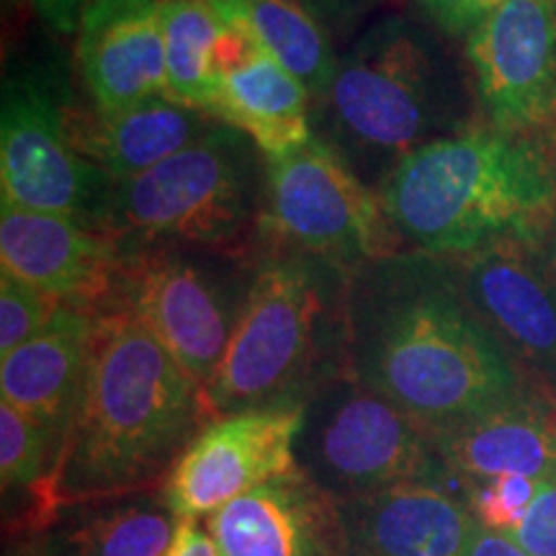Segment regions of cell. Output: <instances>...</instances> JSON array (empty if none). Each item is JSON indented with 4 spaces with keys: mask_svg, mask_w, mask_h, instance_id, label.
<instances>
[{
    "mask_svg": "<svg viewBox=\"0 0 556 556\" xmlns=\"http://www.w3.org/2000/svg\"><path fill=\"white\" fill-rule=\"evenodd\" d=\"M348 374L430 433L528 387L518 361L462 294L448 258L420 250L351 270Z\"/></svg>",
    "mask_w": 556,
    "mask_h": 556,
    "instance_id": "obj_1",
    "label": "cell"
},
{
    "mask_svg": "<svg viewBox=\"0 0 556 556\" xmlns=\"http://www.w3.org/2000/svg\"><path fill=\"white\" fill-rule=\"evenodd\" d=\"M201 387L127 312L96 319L86 384L52 475L29 497L47 516L62 505L163 486L206 426Z\"/></svg>",
    "mask_w": 556,
    "mask_h": 556,
    "instance_id": "obj_2",
    "label": "cell"
},
{
    "mask_svg": "<svg viewBox=\"0 0 556 556\" xmlns=\"http://www.w3.org/2000/svg\"><path fill=\"white\" fill-rule=\"evenodd\" d=\"M552 137L467 127L409 152L379 189L402 250L456 258L503 240L544 242L556 222Z\"/></svg>",
    "mask_w": 556,
    "mask_h": 556,
    "instance_id": "obj_3",
    "label": "cell"
},
{
    "mask_svg": "<svg viewBox=\"0 0 556 556\" xmlns=\"http://www.w3.org/2000/svg\"><path fill=\"white\" fill-rule=\"evenodd\" d=\"M351 270L281 242H266L225 358L201 389L206 420L263 407H302L348 371Z\"/></svg>",
    "mask_w": 556,
    "mask_h": 556,
    "instance_id": "obj_4",
    "label": "cell"
},
{
    "mask_svg": "<svg viewBox=\"0 0 556 556\" xmlns=\"http://www.w3.org/2000/svg\"><path fill=\"white\" fill-rule=\"evenodd\" d=\"M266 157L217 122L204 137L111 189L101 232L122 250L176 248L253 263L266 248Z\"/></svg>",
    "mask_w": 556,
    "mask_h": 556,
    "instance_id": "obj_5",
    "label": "cell"
},
{
    "mask_svg": "<svg viewBox=\"0 0 556 556\" xmlns=\"http://www.w3.org/2000/svg\"><path fill=\"white\" fill-rule=\"evenodd\" d=\"M451 86L435 47L413 21H374L338 58L312 103V131L379 191L409 152L451 135Z\"/></svg>",
    "mask_w": 556,
    "mask_h": 556,
    "instance_id": "obj_6",
    "label": "cell"
},
{
    "mask_svg": "<svg viewBox=\"0 0 556 556\" xmlns=\"http://www.w3.org/2000/svg\"><path fill=\"white\" fill-rule=\"evenodd\" d=\"M296 467L336 500L394 484H451L433 433L343 371L304 402Z\"/></svg>",
    "mask_w": 556,
    "mask_h": 556,
    "instance_id": "obj_7",
    "label": "cell"
},
{
    "mask_svg": "<svg viewBox=\"0 0 556 556\" xmlns=\"http://www.w3.org/2000/svg\"><path fill=\"white\" fill-rule=\"evenodd\" d=\"M250 266L176 248L122 250L111 312L137 317L204 389L238 325Z\"/></svg>",
    "mask_w": 556,
    "mask_h": 556,
    "instance_id": "obj_8",
    "label": "cell"
},
{
    "mask_svg": "<svg viewBox=\"0 0 556 556\" xmlns=\"http://www.w3.org/2000/svg\"><path fill=\"white\" fill-rule=\"evenodd\" d=\"M266 242L307 250L356 270L402 250L379 191L317 135L283 157H266Z\"/></svg>",
    "mask_w": 556,
    "mask_h": 556,
    "instance_id": "obj_9",
    "label": "cell"
},
{
    "mask_svg": "<svg viewBox=\"0 0 556 556\" xmlns=\"http://www.w3.org/2000/svg\"><path fill=\"white\" fill-rule=\"evenodd\" d=\"M3 204L101 229L114 180L75 150L65 103L31 78H9L0 109Z\"/></svg>",
    "mask_w": 556,
    "mask_h": 556,
    "instance_id": "obj_10",
    "label": "cell"
},
{
    "mask_svg": "<svg viewBox=\"0 0 556 556\" xmlns=\"http://www.w3.org/2000/svg\"><path fill=\"white\" fill-rule=\"evenodd\" d=\"M467 60L490 127L556 135V0H503L469 31Z\"/></svg>",
    "mask_w": 556,
    "mask_h": 556,
    "instance_id": "obj_11",
    "label": "cell"
},
{
    "mask_svg": "<svg viewBox=\"0 0 556 556\" xmlns=\"http://www.w3.org/2000/svg\"><path fill=\"white\" fill-rule=\"evenodd\" d=\"M304 407H263L208 420L184 448L160 495L176 516L208 518L296 469Z\"/></svg>",
    "mask_w": 556,
    "mask_h": 556,
    "instance_id": "obj_12",
    "label": "cell"
},
{
    "mask_svg": "<svg viewBox=\"0 0 556 556\" xmlns=\"http://www.w3.org/2000/svg\"><path fill=\"white\" fill-rule=\"evenodd\" d=\"M479 319L520 366L556 377V276L541 242L503 240L448 258Z\"/></svg>",
    "mask_w": 556,
    "mask_h": 556,
    "instance_id": "obj_13",
    "label": "cell"
},
{
    "mask_svg": "<svg viewBox=\"0 0 556 556\" xmlns=\"http://www.w3.org/2000/svg\"><path fill=\"white\" fill-rule=\"evenodd\" d=\"M0 261L5 274L47 291L62 307L101 317L114 302L122 248L80 222L3 204Z\"/></svg>",
    "mask_w": 556,
    "mask_h": 556,
    "instance_id": "obj_14",
    "label": "cell"
},
{
    "mask_svg": "<svg viewBox=\"0 0 556 556\" xmlns=\"http://www.w3.org/2000/svg\"><path fill=\"white\" fill-rule=\"evenodd\" d=\"M163 0H90L83 13L78 73L93 109L124 111L168 99Z\"/></svg>",
    "mask_w": 556,
    "mask_h": 556,
    "instance_id": "obj_15",
    "label": "cell"
},
{
    "mask_svg": "<svg viewBox=\"0 0 556 556\" xmlns=\"http://www.w3.org/2000/svg\"><path fill=\"white\" fill-rule=\"evenodd\" d=\"M206 531L222 556H345L338 500L299 467L227 503Z\"/></svg>",
    "mask_w": 556,
    "mask_h": 556,
    "instance_id": "obj_16",
    "label": "cell"
},
{
    "mask_svg": "<svg viewBox=\"0 0 556 556\" xmlns=\"http://www.w3.org/2000/svg\"><path fill=\"white\" fill-rule=\"evenodd\" d=\"M345 556H462L477 518L454 484L409 482L338 500Z\"/></svg>",
    "mask_w": 556,
    "mask_h": 556,
    "instance_id": "obj_17",
    "label": "cell"
},
{
    "mask_svg": "<svg viewBox=\"0 0 556 556\" xmlns=\"http://www.w3.org/2000/svg\"><path fill=\"white\" fill-rule=\"evenodd\" d=\"M433 441L462 484L503 475L548 482L556 477V400L528 384L503 405L438 430Z\"/></svg>",
    "mask_w": 556,
    "mask_h": 556,
    "instance_id": "obj_18",
    "label": "cell"
},
{
    "mask_svg": "<svg viewBox=\"0 0 556 556\" xmlns=\"http://www.w3.org/2000/svg\"><path fill=\"white\" fill-rule=\"evenodd\" d=\"M96 319L62 307L39 336L3 356L0 364L3 402L39 420L60 446L86 384Z\"/></svg>",
    "mask_w": 556,
    "mask_h": 556,
    "instance_id": "obj_19",
    "label": "cell"
},
{
    "mask_svg": "<svg viewBox=\"0 0 556 556\" xmlns=\"http://www.w3.org/2000/svg\"><path fill=\"white\" fill-rule=\"evenodd\" d=\"M217 124L204 111L152 99L124 111L65 103V127L75 150L114 180L135 178L186 150Z\"/></svg>",
    "mask_w": 556,
    "mask_h": 556,
    "instance_id": "obj_20",
    "label": "cell"
},
{
    "mask_svg": "<svg viewBox=\"0 0 556 556\" xmlns=\"http://www.w3.org/2000/svg\"><path fill=\"white\" fill-rule=\"evenodd\" d=\"M208 114L253 139L263 157H283L315 137L309 90L255 41L219 75Z\"/></svg>",
    "mask_w": 556,
    "mask_h": 556,
    "instance_id": "obj_21",
    "label": "cell"
},
{
    "mask_svg": "<svg viewBox=\"0 0 556 556\" xmlns=\"http://www.w3.org/2000/svg\"><path fill=\"white\" fill-rule=\"evenodd\" d=\"M152 492L62 505L50 526L34 536L39 554L165 556L176 539L180 518L163 495Z\"/></svg>",
    "mask_w": 556,
    "mask_h": 556,
    "instance_id": "obj_22",
    "label": "cell"
},
{
    "mask_svg": "<svg viewBox=\"0 0 556 556\" xmlns=\"http://www.w3.org/2000/svg\"><path fill=\"white\" fill-rule=\"evenodd\" d=\"M222 21L238 26L278 65L309 90L312 103L325 96L338 67L325 24L299 0H212Z\"/></svg>",
    "mask_w": 556,
    "mask_h": 556,
    "instance_id": "obj_23",
    "label": "cell"
},
{
    "mask_svg": "<svg viewBox=\"0 0 556 556\" xmlns=\"http://www.w3.org/2000/svg\"><path fill=\"white\" fill-rule=\"evenodd\" d=\"M160 16L168 65V101L208 114L219 83L225 21L212 0H163Z\"/></svg>",
    "mask_w": 556,
    "mask_h": 556,
    "instance_id": "obj_24",
    "label": "cell"
},
{
    "mask_svg": "<svg viewBox=\"0 0 556 556\" xmlns=\"http://www.w3.org/2000/svg\"><path fill=\"white\" fill-rule=\"evenodd\" d=\"M60 443L50 430L24 409L0 402V482L13 490L31 492L52 475Z\"/></svg>",
    "mask_w": 556,
    "mask_h": 556,
    "instance_id": "obj_25",
    "label": "cell"
},
{
    "mask_svg": "<svg viewBox=\"0 0 556 556\" xmlns=\"http://www.w3.org/2000/svg\"><path fill=\"white\" fill-rule=\"evenodd\" d=\"M464 486H467V503L477 523L486 531L510 536L520 520L526 518L533 500L539 497L544 482L520 475H503L477 479V482H467Z\"/></svg>",
    "mask_w": 556,
    "mask_h": 556,
    "instance_id": "obj_26",
    "label": "cell"
},
{
    "mask_svg": "<svg viewBox=\"0 0 556 556\" xmlns=\"http://www.w3.org/2000/svg\"><path fill=\"white\" fill-rule=\"evenodd\" d=\"M60 309L52 294L0 270V356L39 336Z\"/></svg>",
    "mask_w": 556,
    "mask_h": 556,
    "instance_id": "obj_27",
    "label": "cell"
},
{
    "mask_svg": "<svg viewBox=\"0 0 556 556\" xmlns=\"http://www.w3.org/2000/svg\"><path fill=\"white\" fill-rule=\"evenodd\" d=\"M510 539L528 556H556V477L541 486L539 497L528 507Z\"/></svg>",
    "mask_w": 556,
    "mask_h": 556,
    "instance_id": "obj_28",
    "label": "cell"
},
{
    "mask_svg": "<svg viewBox=\"0 0 556 556\" xmlns=\"http://www.w3.org/2000/svg\"><path fill=\"white\" fill-rule=\"evenodd\" d=\"M430 18L448 34L471 31L503 0H417Z\"/></svg>",
    "mask_w": 556,
    "mask_h": 556,
    "instance_id": "obj_29",
    "label": "cell"
},
{
    "mask_svg": "<svg viewBox=\"0 0 556 556\" xmlns=\"http://www.w3.org/2000/svg\"><path fill=\"white\" fill-rule=\"evenodd\" d=\"M34 13L58 34H78L90 0H29Z\"/></svg>",
    "mask_w": 556,
    "mask_h": 556,
    "instance_id": "obj_30",
    "label": "cell"
},
{
    "mask_svg": "<svg viewBox=\"0 0 556 556\" xmlns=\"http://www.w3.org/2000/svg\"><path fill=\"white\" fill-rule=\"evenodd\" d=\"M165 556H222V552L212 533L204 531L197 518H184Z\"/></svg>",
    "mask_w": 556,
    "mask_h": 556,
    "instance_id": "obj_31",
    "label": "cell"
},
{
    "mask_svg": "<svg viewBox=\"0 0 556 556\" xmlns=\"http://www.w3.org/2000/svg\"><path fill=\"white\" fill-rule=\"evenodd\" d=\"M304 9H309L325 26H345L356 21L379 0H299Z\"/></svg>",
    "mask_w": 556,
    "mask_h": 556,
    "instance_id": "obj_32",
    "label": "cell"
},
{
    "mask_svg": "<svg viewBox=\"0 0 556 556\" xmlns=\"http://www.w3.org/2000/svg\"><path fill=\"white\" fill-rule=\"evenodd\" d=\"M462 556H528V554L510 536H505V533L486 531V528L479 526L475 539H471V544Z\"/></svg>",
    "mask_w": 556,
    "mask_h": 556,
    "instance_id": "obj_33",
    "label": "cell"
},
{
    "mask_svg": "<svg viewBox=\"0 0 556 556\" xmlns=\"http://www.w3.org/2000/svg\"><path fill=\"white\" fill-rule=\"evenodd\" d=\"M5 554L3 556H41L39 546L34 539H5Z\"/></svg>",
    "mask_w": 556,
    "mask_h": 556,
    "instance_id": "obj_34",
    "label": "cell"
},
{
    "mask_svg": "<svg viewBox=\"0 0 556 556\" xmlns=\"http://www.w3.org/2000/svg\"><path fill=\"white\" fill-rule=\"evenodd\" d=\"M541 250H544V258L548 263V268H552L554 276H556V222H554V227L548 229L544 242H541Z\"/></svg>",
    "mask_w": 556,
    "mask_h": 556,
    "instance_id": "obj_35",
    "label": "cell"
}]
</instances>
